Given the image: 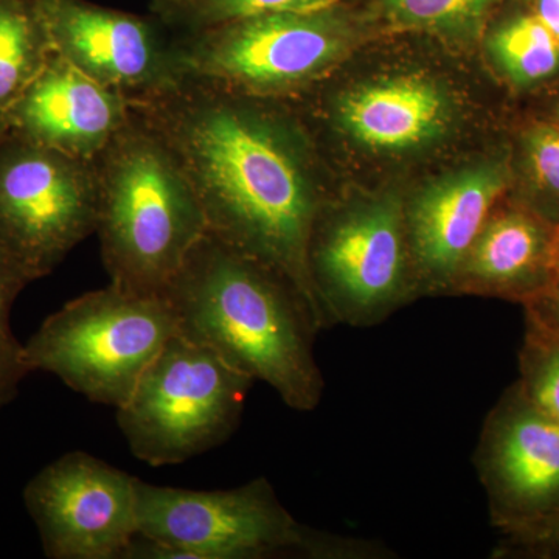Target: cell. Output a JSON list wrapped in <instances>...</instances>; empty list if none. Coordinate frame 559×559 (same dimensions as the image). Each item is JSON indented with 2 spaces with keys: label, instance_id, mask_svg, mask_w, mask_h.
I'll use <instances>...</instances> for the list:
<instances>
[{
  "label": "cell",
  "instance_id": "cell-1",
  "mask_svg": "<svg viewBox=\"0 0 559 559\" xmlns=\"http://www.w3.org/2000/svg\"><path fill=\"white\" fill-rule=\"evenodd\" d=\"M264 100L183 80L131 109L179 162L210 234L283 272L320 318L307 274L318 180L299 127Z\"/></svg>",
  "mask_w": 559,
  "mask_h": 559
},
{
  "label": "cell",
  "instance_id": "cell-2",
  "mask_svg": "<svg viewBox=\"0 0 559 559\" xmlns=\"http://www.w3.org/2000/svg\"><path fill=\"white\" fill-rule=\"evenodd\" d=\"M164 296L183 337L213 349L253 381L266 382L290 409L319 406L325 381L314 342L323 325L283 272L207 231Z\"/></svg>",
  "mask_w": 559,
  "mask_h": 559
},
{
  "label": "cell",
  "instance_id": "cell-3",
  "mask_svg": "<svg viewBox=\"0 0 559 559\" xmlns=\"http://www.w3.org/2000/svg\"><path fill=\"white\" fill-rule=\"evenodd\" d=\"M97 234L110 283L164 296L207 221L164 140L134 110L94 159Z\"/></svg>",
  "mask_w": 559,
  "mask_h": 559
},
{
  "label": "cell",
  "instance_id": "cell-4",
  "mask_svg": "<svg viewBox=\"0 0 559 559\" xmlns=\"http://www.w3.org/2000/svg\"><path fill=\"white\" fill-rule=\"evenodd\" d=\"M138 536L124 559H389L384 544L308 527L266 477L230 489L138 479Z\"/></svg>",
  "mask_w": 559,
  "mask_h": 559
},
{
  "label": "cell",
  "instance_id": "cell-5",
  "mask_svg": "<svg viewBox=\"0 0 559 559\" xmlns=\"http://www.w3.org/2000/svg\"><path fill=\"white\" fill-rule=\"evenodd\" d=\"M178 334L170 301L109 283L68 301L24 344L28 371H47L91 403L119 409Z\"/></svg>",
  "mask_w": 559,
  "mask_h": 559
},
{
  "label": "cell",
  "instance_id": "cell-6",
  "mask_svg": "<svg viewBox=\"0 0 559 559\" xmlns=\"http://www.w3.org/2000/svg\"><path fill=\"white\" fill-rule=\"evenodd\" d=\"M358 32L347 0L255 14L176 35L186 80L250 97L296 94L341 60Z\"/></svg>",
  "mask_w": 559,
  "mask_h": 559
},
{
  "label": "cell",
  "instance_id": "cell-7",
  "mask_svg": "<svg viewBox=\"0 0 559 559\" xmlns=\"http://www.w3.org/2000/svg\"><path fill=\"white\" fill-rule=\"evenodd\" d=\"M253 382L178 333L117 409V425L140 462L153 468L180 465L234 436Z\"/></svg>",
  "mask_w": 559,
  "mask_h": 559
},
{
  "label": "cell",
  "instance_id": "cell-8",
  "mask_svg": "<svg viewBox=\"0 0 559 559\" xmlns=\"http://www.w3.org/2000/svg\"><path fill=\"white\" fill-rule=\"evenodd\" d=\"M307 274L325 330L370 329L417 299L404 202L395 194L318 213Z\"/></svg>",
  "mask_w": 559,
  "mask_h": 559
},
{
  "label": "cell",
  "instance_id": "cell-9",
  "mask_svg": "<svg viewBox=\"0 0 559 559\" xmlns=\"http://www.w3.org/2000/svg\"><path fill=\"white\" fill-rule=\"evenodd\" d=\"M94 160L0 138V245L28 283L47 277L97 229Z\"/></svg>",
  "mask_w": 559,
  "mask_h": 559
},
{
  "label": "cell",
  "instance_id": "cell-10",
  "mask_svg": "<svg viewBox=\"0 0 559 559\" xmlns=\"http://www.w3.org/2000/svg\"><path fill=\"white\" fill-rule=\"evenodd\" d=\"M138 479L72 451L44 466L24 502L50 559H124L138 536Z\"/></svg>",
  "mask_w": 559,
  "mask_h": 559
},
{
  "label": "cell",
  "instance_id": "cell-11",
  "mask_svg": "<svg viewBox=\"0 0 559 559\" xmlns=\"http://www.w3.org/2000/svg\"><path fill=\"white\" fill-rule=\"evenodd\" d=\"M35 3L55 53L119 92L130 105L186 80L176 35L153 13H130L90 0Z\"/></svg>",
  "mask_w": 559,
  "mask_h": 559
},
{
  "label": "cell",
  "instance_id": "cell-12",
  "mask_svg": "<svg viewBox=\"0 0 559 559\" xmlns=\"http://www.w3.org/2000/svg\"><path fill=\"white\" fill-rule=\"evenodd\" d=\"M473 463L500 533L559 514V421L530 403L518 384L485 418Z\"/></svg>",
  "mask_w": 559,
  "mask_h": 559
},
{
  "label": "cell",
  "instance_id": "cell-13",
  "mask_svg": "<svg viewBox=\"0 0 559 559\" xmlns=\"http://www.w3.org/2000/svg\"><path fill=\"white\" fill-rule=\"evenodd\" d=\"M507 187L509 171L492 162L437 180L404 204L418 296L451 293L460 264Z\"/></svg>",
  "mask_w": 559,
  "mask_h": 559
},
{
  "label": "cell",
  "instance_id": "cell-14",
  "mask_svg": "<svg viewBox=\"0 0 559 559\" xmlns=\"http://www.w3.org/2000/svg\"><path fill=\"white\" fill-rule=\"evenodd\" d=\"M130 117L127 97L84 75L53 51L7 114L5 132L94 160Z\"/></svg>",
  "mask_w": 559,
  "mask_h": 559
},
{
  "label": "cell",
  "instance_id": "cell-15",
  "mask_svg": "<svg viewBox=\"0 0 559 559\" xmlns=\"http://www.w3.org/2000/svg\"><path fill=\"white\" fill-rule=\"evenodd\" d=\"M559 267V226L530 209L492 210L460 264L451 293L528 301L544 293Z\"/></svg>",
  "mask_w": 559,
  "mask_h": 559
},
{
  "label": "cell",
  "instance_id": "cell-16",
  "mask_svg": "<svg viewBox=\"0 0 559 559\" xmlns=\"http://www.w3.org/2000/svg\"><path fill=\"white\" fill-rule=\"evenodd\" d=\"M337 121L369 148H414L439 135L448 120L443 94L430 81L400 76L349 92L336 106Z\"/></svg>",
  "mask_w": 559,
  "mask_h": 559
},
{
  "label": "cell",
  "instance_id": "cell-17",
  "mask_svg": "<svg viewBox=\"0 0 559 559\" xmlns=\"http://www.w3.org/2000/svg\"><path fill=\"white\" fill-rule=\"evenodd\" d=\"M53 53L35 0H0V138L5 117Z\"/></svg>",
  "mask_w": 559,
  "mask_h": 559
},
{
  "label": "cell",
  "instance_id": "cell-18",
  "mask_svg": "<svg viewBox=\"0 0 559 559\" xmlns=\"http://www.w3.org/2000/svg\"><path fill=\"white\" fill-rule=\"evenodd\" d=\"M489 35V50L507 79L533 86L559 72V39L530 9L528 0L507 5Z\"/></svg>",
  "mask_w": 559,
  "mask_h": 559
},
{
  "label": "cell",
  "instance_id": "cell-19",
  "mask_svg": "<svg viewBox=\"0 0 559 559\" xmlns=\"http://www.w3.org/2000/svg\"><path fill=\"white\" fill-rule=\"evenodd\" d=\"M516 0H367V17L400 31L473 39Z\"/></svg>",
  "mask_w": 559,
  "mask_h": 559
},
{
  "label": "cell",
  "instance_id": "cell-20",
  "mask_svg": "<svg viewBox=\"0 0 559 559\" xmlns=\"http://www.w3.org/2000/svg\"><path fill=\"white\" fill-rule=\"evenodd\" d=\"M341 2L345 0H151L150 13L176 35H183L255 14L320 9Z\"/></svg>",
  "mask_w": 559,
  "mask_h": 559
},
{
  "label": "cell",
  "instance_id": "cell-21",
  "mask_svg": "<svg viewBox=\"0 0 559 559\" xmlns=\"http://www.w3.org/2000/svg\"><path fill=\"white\" fill-rule=\"evenodd\" d=\"M516 382L530 403L559 421V336L528 322Z\"/></svg>",
  "mask_w": 559,
  "mask_h": 559
},
{
  "label": "cell",
  "instance_id": "cell-22",
  "mask_svg": "<svg viewBox=\"0 0 559 559\" xmlns=\"http://www.w3.org/2000/svg\"><path fill=\"white\" fill-rule=\"evenodd\" d=\"M31 285L0 245V411L20 393L21 382L31 374L24 360V344L11 329V310L17 296Z\"/></svg>",
  "mask_w": 559,
  "mask_h": 559
},
{
  "label": "cell",
  "instance_id": "cell-23",
  "mask_svg": "<svg viewBox=\"0 0 559 559\" xmlns=\"http://www.w3.org/2000/svg\"><path fill=\"white\" fill-rule=\"evenodd\" d=\"M525 167L530 186L538 197L539 216L559 226V124L536 123L524 138ZM549 221V219H547Z\"/></svg>",
  "mask_w": 559,
  "mask_h": 559
},
{
  "label": "cell",
  "instance_id": "cell-24",
  "mask_svg": "<svg viewBox=\"0 0 559 559\" xmlns=\"http://www.w3.org/2000/svg\"><path fill=\"white\" fill-rule=\"evenodd\" d=\"M496 558H559V514L516 532L500 533Z\"/></svg>",
  "mask_w": 559,
  "mask_h": 559
},
{
  "label": "cell",
  "instance_id": "cell-25",
  "mask_svg": "<svg viewBox=\"0 0 559 559\" xmlns=\"http://www.w3.org/2000/svg\"><path fill=\"white\" fill-rule=\"evenodd\" d=\"M524 307L528 322L559 336V267L549 288Z\"/></svg>",
  "mask_w": 559,
  "mask_h": 559
},
{
  "label": "cell",
  "instance_id": "cell-26",
  "mask_svg": "<svg viewBox=\"0 0 559 559\" xmlns=\"http://www.w3.org/2000/svg\"><path fill=\"white\" fill-rule=\"evenodd\" d=\"M528 5L559 39V0H528Z\"/></svg>",
  "mask_w": 559,
  "mask_h": 559
}]
</instances>
